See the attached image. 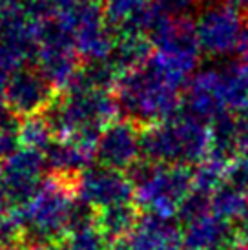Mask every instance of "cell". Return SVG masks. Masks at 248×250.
I'll list each match as a JSON object with an SVG mask.
<instances>
[{
  "label": "cell",
  "mask_w": 248,
  "mask_h": 250,
  "mask_svg": "<svg viewBox=\"0 0 248 250\" xmlns=\"http://www.w3.org/2000/svg\"><path fill=\"white\" fill-rule=\"evenodd\" d=\"M188 81L153 53L145 66L119 77L113 95L126 121L148 128L183 110V93Z\"/></svg>",
  "instance_id": "1"
},
{
  "label": "cell",
  "mask_w": 248,
  "mask_h": 250,
  "mask_svg": "<svg viewBox=\"0 0 248 250\" xmlns=\"http://www.w3.org/2000/svg\"><path fill=\"white\" fill-rule=\"evenodd\" d=\"M155 55L177 75L190 79L201 59V42L193 19H168L157 15L148 31Z\"/></svg>",
  "instance_id": "2"
},
{
  "label": "cell",
  "mask_w": 248,
  "mask_h": 250,
  "mask_svg": "<svg viewBox=\"0 0 248 250\" xmlns=\"http://www.w3.org/2000/svg\"><path fill=\"white\" fill-rule=\"evenodd\" d=\"M245 24V13L225 0L205 2L195 19V29L203 53L210 57H227L235 53Z\"/></svg>",
  "instance_id": "3"
},
{
  "label": "cell",
  "mask_w": 248,
  "mask_h": 250,
  "mask_svg": "<svg viewBox=\"0 0 248 250\" xmlns=\"http://www.w3.org/2000/svg\"><path fill=\"white\" fill-rule=\"evenodd\" d=\"M183 106L201 121H215L228 113L217 66L201 70L190 77L183 95Z\"/></svg>",
  "instance_id": "4"
},
{
  "label": "cell",
  "mask_w": 248,
  "mask_h": 250,
  "mask_svg": "<svg viewBox=\"0 0 248 250\" xmlns=\"http://www.w3.org/2000/svg\"><path fill=\"white\" fill-rule=\"evenodd\" d=\"M137 125L130 121H113L104 128L97 139V153L101 163L110 168H123L133 163L141 150V133Z\"/></svg>",
  "instance_id": "5"
},
{
  "label": "cell",
  "mask_w": 248,
  "mask_h": 250,
  "mask_svg": "<svg viewBox=\"0 0 248 250\" xmlns=\"http://www.w3.org/2000/svg\"><path fill=\"white\" fill-rule=\"evenodd\" d=\"M81 66L83 59L73 46H49L42 51V71L53 88L68 90Z\"/></svg>",
  "instance_id": "6"
},
{
  "label": "cell",
  "mask_w": 248,
  "mask_h": 250,
  "mask_svg": "<svg viewBox=\"0 0 248 250\" xmlns=\"http://www.w3.org/2000/svg\"><path fill=\"white\" fill-rule=\"evenodd\" d=\"M152 42L145 35H115V42L111 48L110 59L115 70L124 75L128 71H133L145 66L153 57Z\"/></svg>",
  "instance_id": "7"
},
{
  "label": "cell",
  "mask_w": 248,
  "mask_h": 250,
  "mask_svg": "<svg viewBox=\"0 0 248 250\" xmlns=\"http://www.w3.org/2000/svg\"><path fill=\"white\" fill-rule=\"evenodd\" d=\"M53 97H55V88L46 77L28 73L17 83V99L24 110L46 108L53 103Z\"/></svg>",
  "instance_id": "8"
},
{
  "label": "cell",
  "mask_w": 248,
  "mask_h": 250,
  "mask_svg": "<svg viewBox=\"0 0 248 250\" xmlns=\"http://www.w3.org/2000/svg\"><path fill=\"white\" fill-rule=\"evenodd\" d=\"M148 4H150V0H104V19H106L108 28L113 31V35L121 26H124L130 19H133Z\"/></svg>",
  "instance_id": "9"
},
{
  "label": "cell",
  "mask_w": 248,
  "mask_h": 250,
  "mask_svg": "<svg viewBox=\"0 0 248 250\" xmlns=\"http://www.w3.org/2000/svg\"><path fill=\"white\" fill-rule=\"evenodd\" d=\"M207 0H150L152 7L168 19H192Z\"/></svg>",
  "instance_id": "10"
},
{
  "label": "cell",
  "mask_w": 248,
  "mask_h": 250,
  "mask_svg": "<svg viewBox=\"0 0 248 250\" xmlns=\"http://www.w3.org/2000/svg\"><path fill=\"white\" fill-rule=\"evenodd\" d=\"M99 2H101V4H103V2H104V0H99Z\"/></svg>",
  "instance_id": "11"
}]
</instances>
